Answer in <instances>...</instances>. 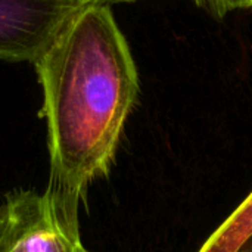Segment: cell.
<instances>
[{
    "instance_id": "obj_1",
    "label": "cell",
    "mask_w": 252,
    "mask_h": 252,
    "mask_svg": "<svg viewBox=\"0 0 252 252\" xmlns=\"http://www.w3.org/2000/svg\"><path fill=\"white\" fill-rule=\"evenodd\" d=\"M43 90L50 177L63 220L80 229L89 186L108 176L139 75L109 4H83L34 59Z\"/></svg>"
},
{
    "instance_id": "obj_2",
    "label": "cell",
    "mask_w": 252,
    "mask_h": 252,
    "mask_svg": "<svg viewBox=\"0 0 252 252\" xmlns=\"http://www.w3.org/2000/svg\"><path fill=\"white\" fill-rule=\"evenodd\" d=\"M0 252H92L46 189H13L0 205Z\"/></svg>"
},
{
    "instance_id": "obj_3",
    "label": "cell",
    "mask_w": 252,
    "mask_h": 252,
    "mask_svg": "<svg viewBox=\"0 0 252 252\" xmlns=\"http://www.w3.org/2000/svg\"><path fill=\"white\" fill-rule=\"evenodd\" d=\"M83 4L80 0H0V59L34 62Z\"/></svg>"
},
{
    "instance_id": "obj_4",
    "label": "cell",
    "mask_w": 252,
    "mask_h": 252,
    "mask_svg": "<svg viewBox=\"0 0 252 252\" xmlns=\"http://www.w3.org/2000/svg\"><path fill=\"white\" fill-rule=\"evenodd\" d=\"M252 238V192L213 232L198 252H239Z\"/></svg>"
},
{
    "instance_id": "obj_5",
    "label": "cell",
    "mask_w": 252,
    "mask_h": 252,
    "mask_svg": "<svg viewBox=\"0 0 252 252\" xmlns=\"http://www.w3.org/2000/svg\"><path fill=\"white\" fill-rule=\"evenodd\" d=\"M216 18H224L227 13L239 9H252V0H193Z\"/></svg>"
},
{
    "instance_id": "obj_6",
    "label": "cell",
    "mask_w": 252,
    "mask_h": 252,
    "mask_svg": "<svg viewBox=\"0 0 252 252\" xmlns=\"http://www.w3.org/2000/svg\"><path fill=\"white\" fill-rule=\"evenodd\" d=\"M84 4L89 3H97V4H111V3H131V1H139V0H80Z\"/></svg>"
},
{
    "instance_id": "obj_7",
    "label": "cell",
    "mask_w": 252,
    "mask_h": 252,
    "mask_svg": "<svg viewBox=\"0 0 252 252\" xmlns=\"http://www.w3.org/2000/svg\"><path fill=\"white\" fill-rule=\"evenodd\" d=\"M239 252H252V238L239 250Z\"/></svg>"
}]
</instances>
